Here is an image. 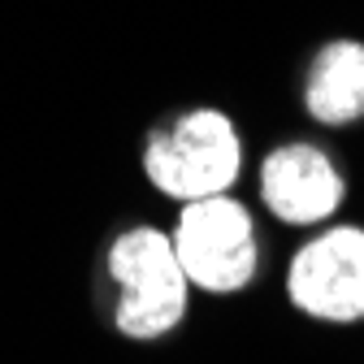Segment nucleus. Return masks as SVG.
Here are the masks:
<instances>
[{
  "label": "nucleus",
  "instance_id": "1",
  "mask_svg": "<svg viewBox=\"0 0 364 364\" xmlns=\"http://www.w3.org/2000/svg\"><path fill=\"white\" fill-rule=\"evenodd\" d=\"M144 169L156 191H165L182 204L225 196L243 169L239 130L217 109H191L148 139Z\"/></svg>",
  "mask_w": 364,
  "mask_h": 364
},
{
  "label": "nucleus",
  "instance_id": "3",
  "mask_svg": "<svg viewBox=\"0 0 364 364\" xmlns=\"http://www.w3.org/2000/svg\"><path fill=\"white\" fill-rule=\"evenodd\" d=\"M169 239L187 282L208 295L243 291L256 278V264H260L256 225H252V213L230 196H208L187 204Z\"/></svg>",
  "mask_w": 364,
  "mask_h": 364
},
{
  "label": "nucleus",
  "instance_id": "5",
  "mask_svg": "<svg viewBox=\"0 0 364 364\" xmlns=\"http://www.w3.org/2000/svg\"><path fill=\"white\" fill-rule=\"evenodd\" d=\"M260 196L269 213L291 225H316L343 204V178L326 152L308 144H287L260 165Z\"/></svg>",
  "mask_w": 364,
  "mask_h": 364
},
{
  "label": "nucleus",
  "instance_id": "2",
  "mask_svg": "<svg viewBox=\"0 0 364 364\" xmlns=\"http://www.w3.org/2000/svg\"><path fill=\"white\" fill-rule=\"evenodd\" d=\"M109 273L122 291L117 299V330L126 338H161L187 312V273L173 252V239L139 225L109 247Z\"/></svg>",
  "mask_w": 364,
  "mask_h": 364
},
{
  "label": "nucleus",
  "instance_id": "6",
  "mask_svg": "<svg viewBox=\"0 0 364 364\" xmlns=\"http://www.w3.org/2000/svg\"><path fill=\"white\" fill-rule=\"evenodd\" d=\"M304 105L326 126H351L364 117V43L334 39L308 65Z\"/></svg>",
  "mask_w": 364,
  "mask_h": 364
},
{
  "label": "nucleus",
  "instance_id": "4",
  "mask_svg": "<svg viewBox=\"0 0 364 364\" xmlns=\"http://www.w3.org/2000/svg\"><path fill=\"white\" fill-rule=\"evenodd\" d=\"M291 304L316 321H360L364 316V230L334 225L316 235L287 273Z\"/></svg>",
  "mask_w": 364,
  "mask_h": 364
}]
</instances>
